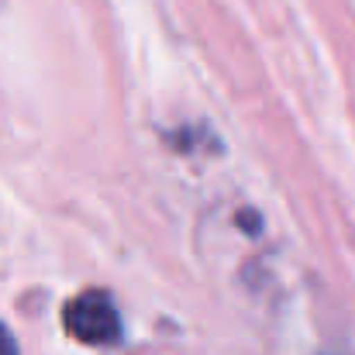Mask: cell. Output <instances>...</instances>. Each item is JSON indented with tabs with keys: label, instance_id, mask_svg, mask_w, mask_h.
<instances>
[{
	"label": "cell",
	"instance_id": "cell-1",
	"mask_svg": "<svg viewBox=\"0 0 355 355\" xmlns=\"http://www.w3.org/2000/svg\"><path fill=\"white\" fill-rule=\"evenodd\" d=\"M62 324L76 342H87V345H114L121 338L118 307L104 290H87L73 297L62 311Z\"/></svg>",
	"mask_w": 355,
	"mask_h": 355
},
{
	"label": "cell",
	"instance_id": "cell-2",
	"mask_svg": "<svg viewBox=\"0 0 355 355\" xmlns=\"http://www.w3.org/2000/svg\"><path fill=\"white\" fill-rule=\"evenodd\" d=\"M0 355H17V342H14V335L0 324Z\"/></svg>",
	"mask_w": 355,
	"mask_h": 355
}]
</instances>
